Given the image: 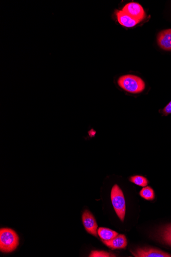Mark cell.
Masks as SVG:
<instances>
[{
    "mask_svg": "<svg viewBox=\"0 0 171 257\" xmlns=\"http://www.w3.org/2000/svg\"><path fill=\"white\" fill-rule=\"evenodd\" d=\"M19 244L17 233L10 228H2L0 230V250L4 253L14 251Z\"/></svg>",
    "mask_w": 171,
    "mask_h": 257,
    "instance_id": "6da1fadb",
    "label": "cell"
},
{
    "mask_svg": "<svg viewBox=\"0 0 171 257\" xmlns=\"http://www.w3.org/2000/svg\"><path fill=\"white\" fill-rule=\"evenodd\" d=\"M117 83L122 89L135 94L142 92L145 87V83L142 79L132 75L120 77Z\"/></svg>",
    "mask_w": 171,
    "mask_h": 257,
    "instance_id": "7a4b0ae2",
    "label": "cell"
},
{
    "mask_svg": "<svg viewBox=\"0 0 171 257\" xmlns=\"http://www.w3.org/2000/svg\"><path fill=\"white\" fill-rule=\"evenodd\" d=\"M111 197L117 215L122 222H124L126 215V201L123 192L118 185L113 186Z\"/></svg>",
    "mask_w": 171,
    "mask_h": 257,
    "instance_id": "3957f363",
    "label": "cell"
},
{
    "mask_svg": "<svg viewBox=\"0 0 171 257\" xmlns=\"http://www.w3.org/2000/svg\"><path fill=\"white\" fill-rule=\"evenodd\" d=\"M133 19L141 21L145 17V13L142 7L136 3L127 4L122 10Z\"/></svg>",
    "mask_w": 171,
    "mask_h": 257,
    "instance_id": "277c9868",
    "label": "cell"
},
{
    "mask_svg": "<svg viewBox=\"0 0 171 257\" xmlns=\"http://www.w3.org/2000/svg\"><path fill=\"white\" fill-rule=\"evenodd\" d=\"M82 221L86 230L90 234L97 237L98 225H97L93 215L88 210H86L83 214Z\"/></svg>",
    "mask_w": 171,
    "mask_h": 257,
    "instance_id": "5b68a950",
    "label": "cell"
},
{
    "mask_svg": "<svg viewBox=\"0 0 171 257\" xmlns=\"http://www.w3.org/2000/svg\"><path fill=\"white\" fill-rule=\"evenodd\" d=\"M132 254L135 257H170L171 255L159 249L145 247L131 251Z\"/></svg>",
    "mask_w": 171,
    "mask_h": 257,
    "instance_id": "8992f818",
    "label": "cell"
},
{
    "mask_svg": "<svg viewBox=\"0 0 171 257\" xmlns=\"http://www.w3.org/2000/svg\"><path fill=\"white\" fill-rule=\"evenodd\" d=\"M115 14L120 24L127 28H132L140 22L139 21L133 19L122 10H116Z\"/></svg>",
    "mask_w": 171,
    "mask_h": 257,
    "instance_id": "52a82bcc",
    "label": "cell"
},
{
    "mask_svg": "<svg viewBox=\"0 0 171 257\" xmlns=\"http://www.w3.org/2000/svg\"><path fill=\"white\" fill-rule=\"evenodd\" d=\"M157 42L162 49L171 51V29L160 32L157 36Z\"/></svg>",
    "mask_w": 171,
    "mask_h": 257,
    "instance_id": "ba28073f",
    "label": "cell"
},
{
    "mask_svg": "<svg viewBox=\"0 0 171 257\" xmlns=\"http://www.w3.org/2000/svg\"><path fill=\"white\" fill-rule=\"evenodd\" d=\"M103 243L112 249H124L127 246V240L124 235H119L114 239L109 240H102Z\"/></svg>",
    "mask_w": 171,
    "mask_h": 257,
    "instance_id": "9c48e42d",
    "label": "cell"
},
{
    "mask_svg": "<svg viewBox=\"0 0 171 257\" xmlns=\"http://www.w3.org/2000/svg\"><path fill=\"white\" fill-rule=\"evenodd\" d=\"M97 233L102 240L104 241L111 240L118 235L116 231L103 227L100 228L97 230Z\"/></svg>",
    "mask_w": 171,
    "mask_h": 257,
    "instance_id": "30bf717a",
    "label": "cell"
},
{
    "mask_svg": "<svg viewBox=\"0 0 171 257\" xmlns=\"http://www.w3.org/2000/svg\"><path fill=\"white\" fill-rule=\"evenodd\" d=\"M159 236L164 243L171 246V225L162 228L159 231Z\"/></svg>",
    "mask_w": 171,
    "mask_h": 257,
    "instance_id": "8fae6325",
    "label": "cell"
},
{
    "mask_svg": "<svg viewBox=\"0 0 171 257\" xmlns=\"http://www.w3.org/2000/svg\"><path fill=\"white\" fill-rule=\"evenodd\" d=\"M141 197L146 200L152 201L155 199V195L154 190L150 186H145L140 192Z\"/></svg>",
    "mask_w": 171,
    "mask_h": 257,
    "instance_id": "7c38bea8",
    "label": "cell"
},
{
    "mask_svg": "<svg viewBox=\"0 0 171 257\" xmlns=\"http://www.w3.org/2000/svg\"><path fill=\"white\" fill-rule=\"evenodd\" d=\"M131 181L133 183L142 187H145L148 185L149 181L147 179L142 176H134L130 178Z\"/></svg>",
    "mask_w": 171,
    "mask_h": 257,
    "instance_id": "4fadbf2b",
    "label": "cell"
},
{
    "mask_svg": "<svg viewBox=\"0 0 171 257\" xmlns=\"http://www.w3.org/2000/svg\"><path fill=\"white\" fill-rule=\"evenodd\" d=\"M90 257H109L115 256L114 255L112 254L109 252L104 251H92L90 254Z\"/></svg>",
    "mask_w": 171,
    "mask_h": 257,
    "instance_id": "5bb4252c",
    "label": "cell"
},
{
    "mask_svg": "<svg viewBox=\"0 0 171 257\" xmlns=\"http://www.w3.org/2000/svg\"><path fill=\"white\" fill-rule=\"evenodd\" d=\"M163 113L165 115L171 114V101L167 105L163 111Z\"/></svg>",
    "mask_w": 171,
    "mask_h": 257,
    "instance_id": "9a60e30c",
    "label": "cell"
}]
</instances>
